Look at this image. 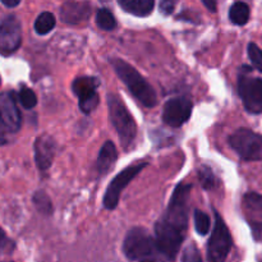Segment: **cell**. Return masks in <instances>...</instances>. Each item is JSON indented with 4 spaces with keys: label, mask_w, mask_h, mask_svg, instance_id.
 <instances>
[{
    "label": "cell",
    "mask_w": 262,
    "mask_h": 262,
    "mask_svg": "<svg viewBox=\"0 0 262 262\" xmlns=\"http://www.w3.org/2000/svg\"><path fill=\"white\" fill-rule=\"evenodd\" d=\"M113 68L117 72L120 81L128 87L130 94L146 107H154L158 104L155 90L150 83L133 68L130 64L125 63L122 59H112L110 60Z\"/></svg>",
    "instance_id": "cell-1"
},
{
    "label": "cell",
    "mask_w": 262,
    "mask_h": 262,
    "mask_svg": "<svg viewBox=\"0 0 262 262\" xmlns=\"http://www.w3.org/2000/svg\"><path fill=\"white\" fill-rule=\"evenodd\" d=\"M107 110L112 124L114 125L123 147L128 148L137 135V124L128 112L124 102L115 94H107Z\"/></svg>",
    "instance_id": "cell-2"
},
{
    "label": "cell",
    "mask_w": 262,
    "mask_h": 262,
    "mask_svg": "<svg viewBox=\"0 0 262 262\" xmlns=\"http://www.w3.org/2000/svg\"><path fill=\"white\" fill-rule=\"evenodd\" d=\"M123 252L130 261L156 260L160 255L155 238L151 237L143 228H133L128 232L123 243Z\"/></svg>",
    "instance_id": "cell-3"
},
{
    "label": "cell",
    "mask_w": 262,
    "mask_h": 262,
    "mask_svg": "<svg viewBox=\"0 0 262 262\" xmlns=\"http://www.w3.org/2000/svg\"><path fill=\"white\" fill-rule=\"evenodd\" d=\"M191 184H178L169 202L168 211L163 217L166 223L186 234L188 227V200L191 193Z\"/></svg>",
    "instance_id": "cell-4"
},
{
    "label": "cell",
    "mask_w": 262,
    "mask_h": 262,
    "mask_svg": "<svg viewBox=\"0 0 262 262\" xmlns=\"http://www.w3.org/2000/svg\"><path fill=\"white\" fill-rule=\"evenodd\" d=\"M233 150L248 161H262V136L247 128H241L229 138Z\"/></svg>",
    "instance_id": "cell-5"
},
{
    "label": "cell",
    "mask_w": 262,
    "mask_h": 262,
    "mask_svg": "<svg viewBox=\"0 0 262 262\" xmlns=\"http://www.w3.org/2000/svg\"><path fill=\"white\" fill-rule=\"evenodd\" d=\"M184 233L161 219L155 225V241L160 255L166 260H174L181 251Z\"/></svg>",
    "instance_id": "cell-6"
},
{
    "label": "cell",
    "mask_w": 262,
    "mask_h": 262,
    "mask_svg": "<svg viewBox=\"0 0 262 262\" xmlns=\"http://www.w3.org/2000/svg\"><path fill=\"white\" fill-rule=\"evenodd\" d=\"M232 235L224 220L215 212V227L211 238L207 245V258L212 262H223L227 260L232 250Z\"/></svg>",
    "instance_id": "cell-7"
},
{
    "label": "cell",
    "mask_w": 262,
    "mask_h": 262,
    "mask_svg": "<svg viewBox=\"0 0 262 262\" xmlns=\"http://www.w3.org/2000/svg\"><path fill=\"white\" fill-rule=\"evenodd\" d=\"M238 91L246 110L252 114L262 113V79L250 74H241L238 78Z\"/></svg>",
    "instance_id": "cell-8"
},
{
    "label": "cell",
    "mask_w": 262,
    "mask_h": 262,
    "mask_svg": "<svg viewBox=\"0 0 262 262\" xmlns=\"http://www.w3.org/2000/svg\"><path fill=\"white\" fill-rule=\"evenodd\" d=\"M147 164L141 163L137 165L128 166L127 169L122 171V173L118 174L114 179L112 181V183L107 186L106 192H105L104 196V206L107 210H114L117 207L118 202H119L120 193L123 192V189L133 181V179L137 177V174L140 171H142L143 168H146Z\"/></svg>",
    "instance_id": "cell-9"
},
{
    "label": "cell",
    "mask_w": 262,
    "mask_h": 262,
    "mask_svg": "<svg viewBox=\"0 0 262 262\" xmlns=\"http://www.w3.org/2000/svg\"><path fill=\"white\" fill-rule=\"evenodd\" d=\"M22 42V27L20 22L9 15L0 25V54L10 55L18 50Z\"/></svg>",
    "instance_id": "cell-10"
},
{
    "label": "cell",
    "mask_w": 262,
    "mask_h": 262,
    "mask_svg": "<svg viewBox=\"0 0 262 262\" xmlns=\"http://www.w3.org/2000/svg\"><path fill=\"white\" fill-rule=\"evenodd\" d=\"M192 102L186 97L169 100L163 110V120L169 127L178 128L187 123L192 114Z\"/></svg>",
    "instance_id": "cell-11"
},
{
    "label": "cell",
    "mask_w": 262,
    "mask_h": 262,
    "mask_svg": "<svg viewBox=\"0 0 262 262\" xmlns=\"http://www.w3.org/2000/svg\"><path fill=\"white\" fill-rule=\"evenodd\" d=\"M0 123L12 132H17L20 128V113L12 92L0 94Z\"/></svg>",
    "instance_id": "cell-12"
},
{
    "label": "cell",
    "mask_w": 262,
    "mask_h": 262,
    "mask_svg": "<svg viewBox=\"0 0 262 262\" xmlns=\"http://www.w3.org/2000/svg\"><path fill=\"white\" fill-rule=\"evenodd\" d=\"M246 216L253 229L257 239H262V196L257 193H247L243 199Z\"/></svg>",
    "instance_id": "cell-13"
},
{
    "label": "cell",
    "mask_w": 262,
    "mask_h": 262,
    "mask_svg": "<svg viewBox=\"0 0 262 262\" xmlns=\"http://www.w3.org/2000/svg\"><path fill=\"white\" fill-rule=\"evenodd\" d=\"M91 15V7L89 3L69 0L60 8V18L68 25H79L89 19Z\"/></svg>",
    "instance_id": "cell-14"
},
{
    "label": "cell",
    "mask_w": 262,
    "mask_h": 262,
    "mask_svg": "<svg viewBox=\"0 0 262 262\" xmlns=\"http://www.w3.org/2000/svg\"><path fill=\"white\" fill-rule=\"evenodd\" d=\"M55 148V142L50 136L42 135L37 137L35 142V160L41 171L48 170L53 164Z\"/></svg>",
    "instance_id": "cell-15"
},
{
    "label": "cell",
    "mask_w": 262,
    "mask_h": 262,
    "mask_svg": "<svg viewBox=\"0 0 262 262\" xmlns=\"http://www.w3.org/2000/svg\"><path fill=\"white\" fill-rule=\"evenodd\" d=\"M117 148L115 145L112 141H106V142L102 145L101 150L99 152V158H97V170L100 174H107L110 169L115 165L117 163Z\"/></svg>",
    "instance_id": "cell-16"
},
{
    "label": "cell",
    "mask_w": 262,
    "mask_h": 262,
    "mask_svg": "<svg viewBox=\"0 0 262 262\" xmlns=\"http://www.w3.org/2000/svg\"><path fill=\"white\" fill-rule=\"evenodd\" d=\"M125 12L137 17H146L154 9V0H118Z\"/></svg>",
    "instance_id": "cell-17"
},
{
    "label": "cell",
    "mask_w": 262,
    "mask_h": 262,
    "mask_svg": "<svg viewBox=\"0 0 262 262\" xmlns=\"http://www.w3.org/2000/svg\"><path fill=\"white\" fill-rule=\"evenodd\" d=\"M97 86H99V81L95 77H78L72 83V90H73L74 95L81 99L92 92H96Z\"/></svg>",
    "instance_id": "cell-18"
},
{
    "label": "cell",
    "mask_w": 262,
    "mask_h": 262,
    "mask_svg": "<svg viewBox=\"0 0 262 262\" xmlns=\"http://www.w3.org/2000/svg\"><path fill=\"white\" fill-rule=\"evenodd\" d=\"M229 18L234 25H246L250 19V8L243 2L234 3L229 10Z\"/></svg>",
    "instance_id": "cell-19"
},
{
    "label": "cell",
    "mask_w": 262,
    "mask_h": 262,
    "mask_svg": "<svg viewBox=\"0 0 262 262\" xmlns=\"http://www.w3.org/2000/svg\"><path fill=\"white\" fill-rule=\"evenodd\" d=\"M55 17H54L53 13L50 12H43L36 18L35 20V31L38 35H46V33L50 32L54 27H55Z\"/></svg>",
    "instance_id": "cell-20"
},
{
    "label": "cell",
    "mask_w": 262,
    "mask_h": 262,
    "mask_svg": "<svg viewBox=\"0 0 262 262\" xmlns=\"http://www.w3.org/2000/svg\"><path fill=\"white\" fill-rule=\"evenodd\" d=\"M96 25L99 26L101 30L112 31L114 30L117 26V20H115L114 15L112 12L107 9H100L96 14Z\"/></svg>",
    "instance_id": "cell-21"
},
{
    "label": "cell",
    "mask_w": 262,
    "mask_h": 262,
    "mask_svg": "<svg viewBox=\"0 0 262 262\" xmlns=\"http://www.w3.org/2000/svg\"><path fill=\"white\" fill-rule=\"evenodd\" d=\"M210 227H211V220H210L209 215L205 214L204 211L196 210L194 211V228H196V232L200 235H206L209 233Z\"/></svg>",
    "instance_id": "cell-22"
},
{
    "label": "cell",
    "mask_w": 262,
    "mask_h": 262,
    "mask_svg": "<svg viewBox=\"0 0 262 262\" xmlns=\"http://www.w3.org/2000/svg\"><path fill=\"white\" fill-rule=\"evenodd\" d=\"M33 204H35L36 209L40 212H42V214H51V210H53V207H51V201L45 192H36L35 196H33Z\"/></svg>",
    "instance_id": "cell-23"
},
{
    "label": "cell",
    "mask_w": 262,
    "mask_h": 262,
    "mask_svg": "<svg viewBox=\"0 0 262 262\" xmlns=\"http://www.w3.org/2000/svg\"><path fill=\"white\" fill-rule=\"evenodd\" d=\"M97 105H99V95H97V92H92V94L79 99V109L84 114H90L91 112H94Z\"/></svg>",
    "instance_id": "cell-24"
},
{
    "label": "cell",
    "mask_w": 262,
    "mask_h": 262,
    "mask_svg": "<svg viewBox=\"0 0 262 262\" xmlns=\"http://www.w3.org/2000/svg\"><path fill=\"white\" fill-rule=\"evenodd\" d=\"M199 178L200 182H201V186L204 187L205 189H212L216 186V178H215L211 169L207 168V166H204V168L200 169Z\"/></svg>",
    "instance_id": "cell-25"
},
{
    "label": "cell",
    "mask_w": 262,
    "mask_h": 262,
    "mask_svg": "<svg viewBox=\"0 0 262 262\" xmlns=\"http://www.w3.org/2000/svg\"><path fill=\"white\" fill-rule=\"evenodd\" d=\"M19 101L25 109H32L37 104V97L32 90L28 87H23L19 91Z\"/></svg>",
    "instance_id": "cell-26"
},
{
    "label": "cell",
    "mask_w": 262,
    "mask_h": 262,
    "mask_svg": "<svg viewBox=\"0 0 262 262\" xmlns=\"http://www.w3.org/2000/svg\"><path fill=\"white\" fill-rule=\"evenodd\" d=\"M248 56H250L251 61H252L253 66L258 69V71L262 72V50L258 48L256 43L251 42L248 45Z\"/></svg>",
    "instance_id": "cell-27"
},
{
    "label": "cell",
    "mask_w": 262,
    "mask_h": 262,
    "mask_svg": "<svg viewBox=\"0 0 262 262\" xmlns=\"http://www.w3.org/2000/svg\"><path fill=\"white\" fill-rule=\"evenodd\" d=\"M182 261H201V256H200L199 251L194 246H189L183 251V256H182Z\"/></svg>",
    "instance_id": "cell-28"
},
{
    "label": "cell",
    "mask_w": 262,
    "mask_h": 262,
    "mask_svg": "<svg viewBox=\"0 0 262 262\" xmlns=\"http://www.w3.org/2000/svg\"><path fill=\"white\" fill-rule=\"evenodd\" d=\"M176 2L174 0H160V12L165 15H169L173 13Z\"/></svg>",
    "instance_id": "cell-29"
},
{
    "label": "cell",
    "mask_w": 262,
    "mask_h": 262,
    "mask_svg": "<svg viewBox=\"0 0 262 262\" xmlns=\"http://www.w3.org/2000/svg\"><path fill=\"white\" fill-rule=\"evenodd\" d=\"M202 3L205 4V7L210 10V12H215L216 10V3L215 0H201Z\"/></svg>",
    "instance_id": "cell-30"
},
{
    "label": "cell",
    "mask_w": 262,
    "mask_h": 262,
    "mask_svg": "<svg viewBox=\"0 0 262 262\" xmlns=\"http://www.w3.org/2000/svg\"><path fill=\"white\" fill-rule=\"evenodd\" d=\"M0 2H2L3 4L5 5V7L14 8V7H17L18 4H19L20 0H0Z\"/></svg>",
    "instance_id": "cell-31"
},
{
    "label": "cell",
    "mask_w": 262,
    "mask_h": 262,
    "mask_svg": "<svg viewBox=\"0 0 262 262\" xmlns=\"http://www.w3.org/2000/svg\"><path fill=\"white\" fill-rule=\"evenodd\" d=\"M5 239H7V238H5L4 232H3L2 228H0V250H2V248L4 247V245H5Z\"/></svg>",
    "instance_id": "cell-32"
},
{
    "label": "cell",
    "mask_w": 262,
    "mask_h": 262,
    "mask_svg": "<svg viewBox=\"0 0 262 262\" xmlns=\"http://www.w3.org/2000/svg\"><path fill=\"white\" fill-rule=\"evenodd\" d=\"M5 143H7V137H5L4 130H2V128H0V146L5 145Z\"/></svg>",
    "instance_id": "cell-33"
}]
</instances>
